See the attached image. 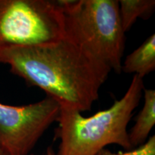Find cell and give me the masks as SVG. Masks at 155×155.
Returning <instances> with one entry per match:
<instances>
[{
  "instance_id": "obj_3",
  "label": "cell",
  "mask_w": 155,
  "mask_h": 155,
  "mask_svg": "<svg viewBox=\"0 0 155 155\" xmlns=\"http://www.w3.org/2000/svg\"><path fill=\"white\" fill-rule=\"evenodd\" d=\"M63 12V38L121 72L125 48L117 0H58Z\"/></svg>"
},
{
  "instance_id": "obj_5",
  "label": "cell",
  "mask_w": 155,
  "mask_h": 155,
  "mask_svg": "<svg viewBox=\"0 0 155 155\" xmlns=\"http://www.w3.org/2000/svg\"><path fill=\"white\" fill-rule=\"evenodd\" d=\"M59 114V104L50 96L24 106L0 103V147L7 155H30Z\"/></svg>"
},
{
  "instance_id": "obj_10",
  "label": "cell",
  "mask_w": 155,
  "mask_h": 155,
  "mask_svg": "<svg viewBox=\"0 0 155 155\" xmlns=\"http://www.w3.org/2000/svg\"><path fill=\"white\" fill-rule=\"evenodd\" d=\"M30 155H33V154H30ZM43 155H56V154H55V152H54L53 148H52L51 147H50L47 149V151H46L45 154Z\"/></svg>"
},
{
  "instance_id": "obj_4",
  "label": "cell",
  "mask_w": 155,
  "mask_h": 155,
  "mask_svg": "<svg viewBox=\"0 0 155 155\" xmlns=\"http://www.w3.org/2000/svg\"><path fill=\"white\" fill-rule=\"evenodd\" d=\"M63 38L59 1L0 0V55L13 47L49 43Z\"/></svg>"
},
{
  "instance_id": "obj_6",
  "label": "cell",
  "mask_w": 155,
  "mask_h": 155,
  "mask_svg": "<svg viewBox=\"0 0 155 155\" xmlns=\"http://www.w3.org/2000/svg\"><path fill=\"white\" fill-rule=\"evenodd\" d=\"M143 92L144 105L137 116L134 125L129 131V140L132 150L146 142L155 125V90L144 88Z\"/></svg>"
},
{
  "instance_id": "obj_7",
  "label": "cell",
  "mask_w": 155,
  "mask_h": 155,
  "mask_svg": "<svg viewBox=\"0 0 155 155\" xmlns=\"http://www.w3.org/2000/svg\"><path fill=\"white\" fill-rule=\"evenodd\" d=\"M155 69V35L152 34L125 58L121 72L134 73L141 78Z\"/></svg>"
},
{
  "instance_id": "obj_11",
  "label": "cell",
  "mask_w": 155,
  "mask_h": 155,
  "mask_svg": "<svg viewBox=\"0 0 155 155\" xmlns=\"http://www.w3.org/2000/svg\"><path fill=\"white\" fill-rule=\"evenodd\" d=\"M0 155H7V154L5 153V151H4V150H2V149L1 148V147H0Z\"/></svg>"
},
{
  "instance_id": "obj_9",
  "label": "cell",
  "mask_w": 155,
  "mask_h": 155,
  "mask_svg": "<svg viewBox=\"0 0 155 155\" xmlns=\"http://www.w3.org/2000/svg\"><path fill=\"white\" fill-rule=\"evenodd\" d=\"M96 155H155V136H151L144 144L131 150L114 152L105 148Z\"/></svg>"
},
{
  "instance_id": "obj_1",
  "label": "cell",
  "mask_w": 155,
  "mask_h": 155,
  "mask_svg": "<svg viewBox=\"0 0 155 155\" xmlns=\"http://www.w3.org/2000/svg\"><path fill=\"white\" fill-rule=\"evenodd\" d=\"M13 74L38 87L60 106L89 111L111 69L82 48L63 38L35 45L13 47L0 55Z\"/></svg>"
},
{
  "instance_id": "obj_8",
  "label": "cell",
  "mask_w": 155,
  "mask_h": 155,
  "mask_svg": "<svg viewBox=\"0 0 155 155\" xmlns=\"http://www.w3.org/2000/svg\"><path fill=\"white\" fill-rule=\"evenodd\" d=\"M119 15L124 32L131 29L138 18L148 19L155 8L154 0H120Z\"/></svg>"
},
{
  "instance_id": "obj_2",
  "label": "cell",
  "mask_w": 155,
  "mask_h": 155,
  "mask_svg": "<svg viewBox=\"0 0 155 155\" xmlns=\"http://www.w3.org/2000/svg\"><path fill=\"white\" fill-rule=\"evenodd\" d=\"M144 89L143 78L134 75L127 92L107 109L88 117L80 111L60 106L55 137L60 139L56 155H96L108 145L132 150L128 124Z\"/></svg>"
}]
</instances>
